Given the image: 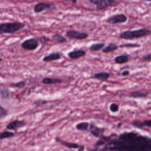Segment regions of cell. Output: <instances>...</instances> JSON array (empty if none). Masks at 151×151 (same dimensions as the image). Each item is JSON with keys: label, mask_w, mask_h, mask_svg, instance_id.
<instances>
[{"label": "cell", "mask_w": 151, "mask_h": 151, "mask_svg": "<svg viewBox=\"0 0 151 151\" xmlns=\"http://www.w3.org/2000/svg\"><path fill=\"white\" fill-rule=\"evenodd\" d=\"M102 150L151 151V139L134 133H126L119 136V139L109 140Z\"/></svg>", "instance_id": "6da1fadb"}, {"label": "cell", "mask_w": 151, "mask_h": 151, "mask_svg": "<svg viewBox=\"0 0 151 151\" xmlns=\"http://www.w3.org/2000/svg\"><path fill=\"white\" fill-rule=\"evenodd\" d=\"M151 35V31L145 28H140L135 30H127L120 34V38L124 40H133Z\"/></svg>", "instance_id": "7a4b0ae2"}, {"label": "cell", "mask_w": 151, "mask_h": 151, "mask_svg": "<svg viewBox=\"0 0 151 151\" xmlns=\"http://www.w3.org/2000/svg\"><path fill=\"white\" fill-rule=\"evenodd\" d=\"M25 27L21 22H12L0 24V32L2 34H12L22 29Z\"/></svg>", "instance_id": "3957f363"}, {"label": "cell", "mask_w": 151, "mask_h": 151, "mask_svg": "<svg viewBox=\"0 0 151 151\" xmlns=\"http://www.w3.org/2000/svg\"><path fill=\"white\" fill-rule=\"evenodd\" d=\"M91 3L96 5L99 10L105 9L108 7L115 6L117 2L114 0H88Z\"/></svg>", "instance_id": "277c9868"}, {"label": "cell", "mask_w": 151, "mask_h": 151, "mask_svg": "<svg viewBox=\"0 0 151 151\" xmlns=\"http://www.w3.org/2000/svg\"><path fill=\"white\" fill-rule=\"evenodd\" d=\"M127 17L123 14H117L109 17L107 19L106 22L111 24H116L124 23L127 21Z\"/></svg>", "instance_id": "5b68a950"}, {"label": "cell", "mask_w": 151, "mask_h": 151, "mask_svg": "<svg viewBox=\"0 0 151 151\" xmlns=\"http://www.w3.org/2000/svg\"><path fill=\"white\" fill-rule=\"evenodd\" d=\"M38 40L35 38H32L24 41L21 44V47L25 50H34L38 47Z\"/></svg>", "instance_id": "8992f818"}, {"label": "cell", "mask_w": 151, "mask_h": 151, "mask_svg": "<svg viewBox=\"0 0 151 151\" xmlns=\"http://www.w3.org/2000/svg\"><path fill=\"white\" fill-rule=\"evenodd\" d=\"M65 35L69 38L75 40L86 39L88 36V34L86 32H81L75 30H69L67 31Z\"/></svg>", "instance_id": "52a82bcc"}, {"label": "cell", "mask_w": 151, "mask_h": 151, "mask_svg": "<svg viewBox=\"0 0 151 151\" xmlns=\"http://www.w3.org/2000/svg\"><path fill=\"white\" fill-rule=\"evenodd\" d=\"M55 8V4L50 2H40L35 5L34 11L36 13L42 12L46 9H52Z\"/></svg>", "instance_id": "ba28073f"}, {"label": "cell", "mask_w": 151, "mask_h": 151, "mask_svg": "<svg viewBox=\"0 0 151 151\" xmlns=\"http://www.w3.org/2000/svg\"><path fill=\"white\" fill-rule=\"evenodd\" d=\"M86 55V51L83 50H74L70 52L68 54V57L71 59H77Z\"/></svg>", "instance_id": "9c48e42d"}, {"label": "cell", "mask_w": 151, "mask_h": 151, "mask_svg": "<svg viewBox=\"0 0 151 151\" xmlns=\"http://www.w3.org/2000/svg\"><path fill=\"white\" fill-rule=\"evenodd\" d=\"M61 57V55L59 52H53L51 53L48 55L45 56L42 60L45 62H48V61H51L54 60H57L60 59Z\"/></svg>", "instance_id": "30bf717a"}, {"label": "cell", "mask_w": 151, "mask_h": 151, "mask_svg": "<svg viewBox=\"0 0 151 151\" xmlns=\"http://www.w3.org/2000/svg\"><path fill=\"white\" fill-rule=\"evenodd\" d=\"M23 125V122L19 120H14L9 123L6 126V129L8 130H17V129L21 127Z\"/></svg>", "instance_id": "8fae6325"}, {"label": "cell", "mask_w": 151, "mask_h": 151, "mask_svg": "<svg viewBox=\"0 0 151 151\" xmlns=\"http://www.w3.org/2000/svg\"><path fill=\"white\" fill-rule=\"evenodd\" d=\"M132 125L133 126L138 127V128H142L143 127H151V120H145L142 122H139V121H136V122H133Z\"/></svg>", "instance_id": "7c38bea8"}, {"label": "cell", "mask_w": 151, "mask_h": 151, "mask_svg": "<svg viewBox=\"0 0 151 151\" xmlns=\"http://www.w3.org/2000/svg\"><path fill=\"white\" fill-rule=\"evenodd\" d=\"M90 131L91 133L96 137H100L102 134V133L104 132V129H100L99 127H97L93 125H91L90 126Z\"/></svg>", "instance_id": "4fadbf2b"}, {"label": "cell", "mask_w": 151, "mask_h": 151, "mask_svg": "<svg viewBox=\"0 0 151 151\" xmlns=\"http://www.w3.org/2000/svg\"><path fill=\"white\" fill-rule=\"evenodd\" d=\"M148 93L146 91H134L132 92L130 94V97L133 98H144L147 96Z\"/></svg>", "instance_id": "5bb4252c"}, {"label": "cell", "mask_w": 151, "mask_h": 151, "mask_svg": "<svg viewBox=\"0 0 151 151\" xmlns=\"http://www.w3.org/2000/svg\"><path fill=\"white\" fill-rule=\"evenodd\" d=\"M110 77V74L106 72L98 73L94 75V78L100 80H106L108 79Z\"/></svg>", "instance_id": "9a60e30c"}, {"label": "cell", "mask_w": 151, "mask_h": 151, "mask_svg": "<svg viewBox=\"0 0 151 151\" xmlns=\"http://www.w3.org/2000/svg\"><path fill=\"white\" fill-rule=\"evenodd\" d=\"M114 61L117 64L126 63L129 61V57L126 55H120L114 58Z\"/></svg>", "instance_id": "2e32d148"}, {"label": "cell", "mask_w": 151, "mask_h": 151, "mask_svg": "<svg viewBox=\"0 0 151 151\" xmlns=\"http://www.w3.org/2000/svg\"><path fill=\"white\" fill-rule=\"evenodd\" d=\"M118 48V46L114 44V43H110L107 46H106V47H104L103 49V52H105V53H107V52H110L111 51H114L116 49Z\"/></svg>", "instance_id": "e0dca14e"}, {"label": "cell", "mask_w": 151, "mask_h": 151, "mask_svg": "<svg viewBox=\"0 0 151 151\" xmlns=\"http://www.w3.org/2000/svg\"><path fill=\"white\" fill-rule=\"evenodd\" d=\"M42 83L45 84H56V83H59L61 82V80L59 79H56V78H44L42 80Z\"/></svg>", "instance_id": "ac0fdd59"}, {"label": "cell", "mask_w": 151, "mask_h": 151, "mask_svg": "<svg viewBox=\"0 0 151 151\" xmlns=\"http://www.w3.org/2000/svg\"><path fill=\"white\" fill-rule=\"evenodd\" d=\"M56 140L58 142H60V143H61L63 145L69 147V148H78L80 147L81 146H80L76 144V143H70V142H64V141H61L60 140H59L58 138H56Z\"/></svg>", "instance_id": "d6986e66"}, {"label": "cell", "mask_w": 151, "mask_h": 151, "mask_svg": "<svg viewBox=\"0 0 151 151\" xmlns=\"http://www.w3.org/2000/svg\"><path fill=\"white\" fill-rule=\"evenodd\" d=\"M104 47V43H95V44H92L90 47L89 48L91 51H99V50L102 49Z\"/></svg>", "instance_id": "ffe728a7"}, {"label": "cell", "mask_w": 151, "mask_h": 151, "mask_svg": "<svg viewBox=\"0 0 151 151\" xmlns=\"http://www.w3.org/2000/svg\"><path fill=\"white\" fill-rule=\"evenodd\" d=\"M14 134L13 132H9V131H5L2 133H0V140L6 139V138H9L12 136H14Z\"/></svg>", "instance_id": "44dd1931"}, {"label": "cell", "mask_w": 151, "mask_h": 151, "mask_svg": "<svg viewBox=\"0 0 151 151\" xmlns=\"http://www.w3.org/2000/svg\"><path fill=\"white\" fill-rule=\"evenodd\" d=\"M89 124L87 122H82L76 125L77 129L79 130H86L88 127Z\"/></svg>", "instance_id": "7402d4cb"}, {"label": "cell", "mask_w": 151, "mask_h": 151, "mask_svg": "<svg viewBox=\"0 0 151 151\" xmlns=\"http://www.w3.org/2000/svg\"><path fill=\"white\" fill-rule=\"evenodd\" d=\"M53 38L57 42H65L66 41V39L65 38H64L63 36L60 35V34H55L54 36H53Z\"/></svg>", "instance_id": "603a6c76"}, {"label": "cell", "mask_w": 151, "mask_h": 151, "mask_svg": "<svg viewBox=\"0 0 151 151\" xmlns=\"http://www.w3.org/2000/svg\"><path fill=\"white\" fill-rule=\"evenodd\" d=\"M7 114V113L6 110L1 106H0V119L5 117Z\"/></svg>", "instance_id": "cb8c5ba5"}, {"label": "cell", "mask_w": 151, "mask_h": 151, "mask_svg": "<svg viewBox=\"0 0 151 151\" xmlns=\"http://www.w3.org/2000/svg\"><path fill=\"white\" fill-rule=\"evenodd\" d=\"M110 109L112 112H116L119 110V106L117 104H116L115 103H112L110 106Z\"/></svg>", "instance_id": "d4e9b609"}, {"label": "cell", "mask_w": 151, "mask_h": 151, "mask_svg": "<svg viewBox=\"0 0 151 151\" xmlns=\"http://www.w3.org/2000/svg\"><path fill=\"white\" fill-rule=\"evenodd\" d=\"M25 86V83L24 81H20L18 83L14 84L12 85V86H14L15 87H18V88H22Z\"/></svg>", "instance_id": "484cf974"}, {"label": "cell", "mask_w": 151, "mask_h": 151, "mask_svg": "<svg viewBox=\"0 0 151 151\" xmlns=\"http://www.w3.org/2000/svg\"><path fill=\"white\" fill-rule=\"evenodd\" d=\"M143 60L144 61H151V53L144 55L143 57Z\"/></svg>", "instance_id": "4316f807"}, {"label": "cell", "mask_w": 151, "mask_h": 151, "mask_svg": "<svg viewBox=\"0 0 151 151\" xmlns=\"http://www.w3.org/2000/svg\"><path fill=\"white\" fill-rule=\"evenodd\" d=\"M129 74V71H127V70H126V71H123L122 73V75L123 76H127Z\"/></svg>", "instance_id": "83f0119b"}, {"label": "cell", "mask_w": 151, "mask_h": 151, "mask_svg": "<svg viewBox=\"0 0 151 151\" xmlns=\"http://www.w3.org/2000/svg\"><path fill=\"white\" fill-rule=\"evenodd\" d=\"M72 2H73V3H76V2H77V0H70Z\"/></svg>", "instance_id": "f1b7e54d"}, {"label": "cell", "mask_w": 151, "mask_h": 151, "mask_svg": "<svg viewBox=\"0 0 151 151\" xmlns=\"http://www.w3.org/2000/svg\"><path fill=\"white\" fill-rule=\"evenodd\" d=\"M145 1H151V0H145Z\"/></svg>", "instance_id": "f546056e"}, {"label": "cell", "mask_w": 151, "mask_h": 151, "mask_svg": "<svg viewBox=\"0 0 151 151\" xmlns=\"http://www.w3.org/2000/svg\"><path fill=\"white\" fill-rule=\"evenodd\" d=\"M1 61H2V59H1V58H0V62H1Z\"/></svg>", "instance_id": "4dcf8cb0"}]
</instances>
